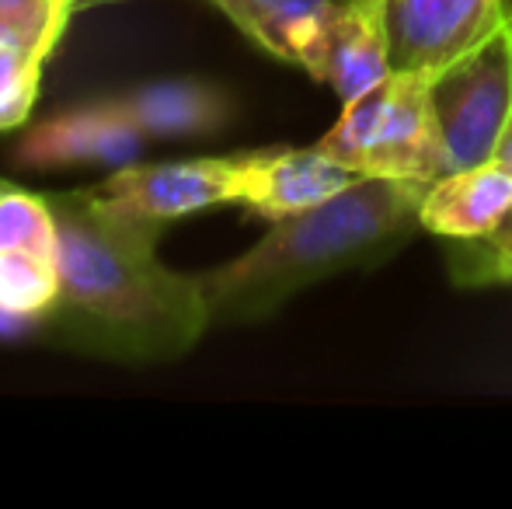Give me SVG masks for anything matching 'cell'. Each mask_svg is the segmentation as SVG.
<instances>
[{
	"mask_svg": "<svg viewBox=\"0 0 512 509\" xmlns=\"http://www.w3.org/2000/svg\"><path fill=\"white\" fill-rule=\"evenodd\" d=\"M356 168L328 157L321 147H265L244 150L241 206L269 224L314 210L359 182Z\"/></svg>",
	"mask_w": 512,
	"mask_h": 509,
	"instance_id": "ba28073f",
	"label": "cell"
},
{
	"mask_svg": "<svg viewBox=\"0 0 512 509\" xmlns=\"http://www.w3.org/2000/svg\"><path fill=\"white\" fill-rule=\"evenodd\" d=\"M49 60L0 42V133L21 129L39 102L42 70Z\"/></svg>",
	"mask_w": 512,
	"mask_h": 509,
	"instance_id": "2e32d148",
	"label": "cell"
},
{
	"mask_svg": "<svg viewBox=\"0 0 512 509\" xmlns=\"http://www.w3.org/2000/svg\"><path fill=\"white\" fill-rule=\"evenodd\" d=\"M509 21H512V7H509Z\"/></svg>",
	"mask_w": 512,
	"mask_h": 509,
	"instance_id": "44dd1931",
	"label": "cell"
},
{
	"mask_svg": "<svg viewBox=\"0 0 512 509\" xmlns=\"http://www.w3.org/2000/svg\"><path fill=\"white\" fill-rule=\"evenodd\" d=\"M488 241H506V245H509V241H512V217L506 220V224H502V231L495 234V238H488Z\"/></svg>",
	"mask_w": 512,
	"mask_h": 509,
	"instance_id": "ffe728a7",
	"label": "cell"
},
{
	"mask_svg": "<svg viewBox=\"0 0 512 509\" xmlns=\"http://www.w3.org/2000/svg\"><path fill=\"white\" fill-rule=\"evenodd\" d=\"M492 161L506 164V168L512 171V116H509V123H506V133H502L499 147H495V157H492Z\"/></svg>",
	"mask_w": 512,
	"mask_h": 509,
	"instance_id": "ac0fdd59",
	"label": "cell"
},
{
	"mask_svg": "<svg viewBox=\"0 0 512 509\" xmlns=\"http://www.w3.org/2000/svg\"><path fill=\"white\" fill-rule=\"evenodd\" d=\"M304 70L328 84L338 102H352L384 81L391 74L384 0H342Z\"/></svg>",
	"mask_w": 512,
	"mask_h": 509,
	"instance_id": "9c48e42d",
	"label": "cell"
},
{
	"mask_svg": "<svg viewBox=\"0 0 512 509\" xmlns=\"http://www.w3.org/2000/svg\"><path fill=\"white\" fill-rule=\"evenodd\" d=\"M391 70L439 74L509 25L506 0H384Z\"/></svg>",
	"mask_w": 512,
	"mask_h": 509,
	"instance_id": "8992f818",
	"label": "cell"
},
{
	"mask_svg": "<svg viewBox=\"0 0 512 509\" xmlns=\"http://www.w3.org/2000/svg\"><path fill=\"white\" fill-rule=\"evenodd\" d=\"M512 217V171L499 161L453 168L429 182L418 206L425 234L443 241H488Z\"/></svg>",
	"mask_w": 512,
	"mask_h": 509,
	"instance_id": "8fae6325",
	"label": "cell"
},
{
	"mask_svg": "<svg viewBox=\"0 0 512 509\" xmlns=\"http://www.w3.org/2000/svg\"><path fill=\"white\" fill-rule=\"evenodd\" d=\"M60 224V293L42 321L46 346L119 367L189 356L213 328L199 272L161 258L168 224L108 203L95 185L49 192Z\"/></svg>",
	"mask_w": 512,
	"mask_h": 509,
	"instance_id": "6da1fadb",
	"label": "cell"
},
{
	"mask_svg": "<svg viewBox=\"0 0 512 509\" xmlns=\"http://www.w3.org/2000/svg\"><path fill=\"white\" fill-rule=\"evenodd\" d=\"M425 189L429 182L366 175L328 203L269 224L248 252L199 272L213 328L269 321L324 279L384 265L422 231Z\"/></svg>",
	"mask_w": 512,
	"mask_h": 509,
	"instance_id": "7a4b0ae2",
	"label": "cell"
},
{
	"mask_svg": "<svg viewBox=\"0 0 512 509\" xmlns=\"http://www.w3.org/2000/svg\"><path fill=\"white\" fill-rule=\"evenodd\" d=\"M241 35L304 70L342 0H209Z\"/></svg>",
	"mask_w": 512,
	"mask_h": 509,
	"instance_id": "7c38bea8",
	"label": "cell"
},
{
	"mask_svg": "<svg viewBox=\"0 0 512 509\" xmlns=\"http://www.w3.org/2000/svg\"><path fill=\"white\" fill-rule=\"evenodd\" d=\"M0 252L60 255V224L49 192L0 178Z\"/></svg>",
	"mask_w": 512,
	"mask_h": 509,
	"instance_id": "5bb4252c",
	"label": "cell"
},
{
	"mask_svg": "<svg viewBox=\"0 0 512 509\" xmlns=\"http://www.w3.org/2000/svg\"><path fill=\"white\" fill-rule=\"evenodd\" d=\"M450 272L460 283H512V241H457Z\"/></svg>",
	"mask_w": 512,
	"mask_h": 509,
	"instance_id": "e0dca14e",
	"label": "cell"
},
{
	"mask_svg": "<svg viewBox=\"0 0 512 509\" xmlns=\"http://www.w3.org/2000/svg\"><path fill=\"white\" fill-rule=\"evenodd\" d=\"M432 77L391 70L370 91L342 102L335 126L314 147L370 178H443L453 161L432 109Z\"/></svg>",
	"mask_w": 512,
	"mask_h": 509,
	"instance_id": "3957f363",
	"label": "cell"
},
{
	"mask_svg": "<svg viewBox=\"0 0 512 509\" xmlns=\"http://www.w3.org/2000/svg\"><path fill=\"white\" fill-rule=\"evenodd\" d=\"M147 150V136L115 116L105 98L70 105L39 119L14 140L11 164L18 171H67L77 164H102V168H122L136 164Z\"/></svg>",
	"mask_w": 512,
	"mask_h": 509,
	"instance_id": "52a82bcc",
	"label": "cell"
},
{
	"mask_svg": "<svg viewBox=\"0 0 512 509\" xmlns=\"http://www.w3.org/2000/svg\"><path fill=\"white\" fill-rule=\"evenodd\" d=\"M95 189L119 210L157 220V224H175L216 206H241L244 150L161 164H122L112 168L108 178L95 182Z\"/></svg>",
	"mask_w": 512,
	"mask_h": 509,
	"instance_id": "5b68a950",
	"label": "cell"
},
{
	"mask_svg": "<svg viewBox=\"0 0 512 509\" xmlns=\"http://www.w3.org/2000/svg\"><path fill=\"white\" fill-rule=\"evenodd\" d=\"M432 109L453 168L492 161L512 116V21L432 77Z\"/></svg>",
	"mask_w": 512,
	"mask_h": 509,
	"instance_id": "277c9868",
	"label": "cell"
},
{
	"mask_svg": "<svg viewBox=\"0 0 512 509\" xmlns=\"http://www.w3.org/2000/svg\"><path fill=\"white\" fill-rule=\"evenodd\" d=\"M74 14V0H0V42L49 60Z\"/></svg>",
	"mask_w": 512,
	"mask_h": 509,
	"instance_id": "9a60e30c",
	"label": "cell"
},
{
	"mask_svg": "<svg viewBox=\"0 0 512 509\" xmlns=\"http://www.w3.org/2000/svg\"><path fill=\"white\" fill-rule=\"evenodd\" d=\"M119 4H133V0H74L77 14H81V11H98V7H119Z\"/></svg>",
	"mask_w": 512,
	"mask_h": 509,
	"instance_id": "d6986e66",
	"label": "cell"
},
{
	"mask_svg": "<svg viewBox=\"0 0 512 509\" xmlns=\"http://www.w3.org/2000/svg\"><path fill=\"white\" fill-rule=\"evenodd\" d=\"M60 293V255L0 252V325H42Z\"/></svg>",
	"mask_w": 512,
	"mask_h": 509,
	"instance_id": "4fadbf2b",
	"label": "cell"
},
{
	"mask_svg": "<svg viewBox=\"0 0 512 509\" xmlns=\"http://www.w3.org/2000/svg\"><path fill=\"white\" fill-rule=\"evenodd\" d=\"M105 105L140 129L147 140H182V136H216L237 116L227 88L203 77H161L105 98Z\"/></svg>",
	"mask_w": 512,
	"mask_h": 509,
	"instance_id": "30bf717a",
	"label": "cell"
}]
</instances>
